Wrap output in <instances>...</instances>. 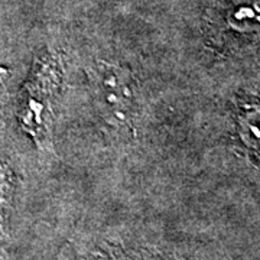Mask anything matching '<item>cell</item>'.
Here are the masks:
<instances>
[{
	"label": "cell",
	"mask_w": 260,
	"mask_h": 260,
	"mask_svg": "<svg viewBox=\"0 0 260 260\" xmlns=\"http://www.w3.org/2000/svg\"><path fill=\"white\" fill-rule=\"evenodd\" d=\"M94 97L103 116L114 123H126L135 106L133 81L119 67L100 64L91 75Z\"/></svg>",
	"instance_id": "obj_1"
}]
</instances>
